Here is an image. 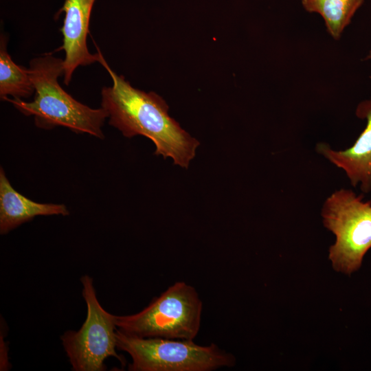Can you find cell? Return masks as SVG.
I'll list each match as a JSON object with an SVG mask.
<instances>
[{"label":"cell","instance_id":"cell-5","mask_svg":"<svg viewBox=\"0 0 371 371\" xmlns=\"http://www.w3.org/2000/svg\"><path fill=\"white\" fill-rule=\"evenodd\" d=\"M321 214L336 237L329 249L333 268L348 275L357 271L371 248V201L341 188L326 198Z\"/></svg>","mask_w":371,"mask_h":371},{"label":"cell","instance_id":"cell-3","mask_svg":"<svg viewBox=\"0 0 371 371\" xmlns=\"http://www.w3.org/2000/svg\"><path fill=\"white\" fill-rule=\"evenodd\" d=\"M203 303L196 289L176 282L142 311L115 315L123 333L139 337L193 340L200 329Z\"/></svg>","mask_w":371,"mask_h":371},{"label":"cell","instance_id":"cell-7","mask_svg":"<svg viewBox=\"0 0 371 371\" xmlns=\"http://www.w3.org/2000/svg\"><path fill=\"white\" fill-rule=\"evenodd\" d=\"M95 0H65L60 11L65 12L60 29L65 52L63 80L69 85L74 72L80 66L99 63L101 52L91 54L87 47V38L93 5Z\"/></svg>","mask_w":371,"mask_h":371},{"label":"cell","instance_id":"cell-11","mask_svg":"<svg viewBox=\"0 0 371 371\" xmlns=\"http://www.w3.org/2000/svg\"><path fill=\"white\" fill-rule=\"evenodd\" d=\"M364 0H308L302 2L304 9L319 14L328 32L339 39Z\"/></svg>","mask_w":371,"mask_h":371},{"label":"cell","instance_id":"cell-9","mask_svg":"<svg viewBox=\"0 0 371 371\" xmlns=\"http://www.w3.org/2000/svg\"><path fill=\"white\" fill-rule=\"evenodd\" d=\"M64 204L41 203L18 192L10 184L2 168L0 169V233L12 229L37 216H67Z\"/></svg>","mask_w":371,"mask_h":371},{"label":"cell","instance_id":"cell-6","mask_svg":"<svg viewBox=\"0 0 371 371\" xmlns=\"http://www.w3.org/2000/svg\"><path fill=\"white\" fill-rule=\"evenodd\" d=\"M82 295L87 306L85 322L78 331L68 330L61 336L64 348L75 371H102L104 360L113 357L122 361L117 354L115 315L100 304L92 279L81 278Z\"/></svg>","mask_w":371,"mask_h":371},{"label":"cell","instance_id":"cell-13","mask_svg":"<svg viewBox=\"0 0 371 371\" xmlns=\"http://www.w3.org/2000/svg\"><path fill=\"white\" fill-rule=\"evenodd\" d=\"M308 1V0H302V2H304V1Z\"/></svg>","mask_w":371,"mask_h":371},{"label":"cell","instance_id":"cell-1","mask_svg":"<svg viewBox=\"0 0 371 371\" xmlns=\"http://www.w3.org/2000/svg\"><path fill=\"white\" fill-rule=\"evenodd\" d=\"M99 63L112 80V86L101 91V107L107 113L109 124L126 137L142 135L150 139L156 155L170 157L175 164L187 168L199 142L169 115L165 100L153 91L133 87L109 67L102 54Z\"/></svg>","mask_w":371,"mask_h":371},{"label":"cell","instance_id":"cell-2","mask_svg":"<svg viewBox=\"0 0 371 371\" xmlns=\"http://www.w3.org/2000/svg\"><path fill=\"white\" fill-rule=\"evenodd\" d=\"M28 69L34 87V100L26 102L5 97L2 100L11 103L23 115L34 116L35 125L40 128L64 126L78 133L104 137L106 111L78 102L58 83V78L64 74L63 59L45 54L32 59Z\"/></svg>","mask_w":371,"mask_h":371},{"label":"cell","instance_id":"cell-8","mask_svg":"<svg viewBox=\"0 0 371 371\" xmlns=\"http://www.w3.org/2000/svg\"><path fill=\"white\" fill-rule=\"evenodd\" d=\"M355 114L366 120V126L352 146L344 150H336L326 144L319 143L316 150L342 169L353 187L360 186L363 192L368 193L371 191V98L359 102Z\"/></svg>","mask_w":371,"mask_h":371},{"label":"cell","instance_id":"cell-4","mask_svg":"<svg viewBox=\"0 0 371 371\" xmlns=\"http://www.w3.org/2000/svg\"><path fill=\"white\" fill-rule=\"evenodd\" d=\"M117 348L132 358L131 371H212L235 364L234 356L215 344L193 340L139 337L115 332Z\"/></svg>","mask_w":371,"mask_h":371},{"label":"cell","instance_id":"cell-10","mask_svg":"<svg viewBox=\"0 0 371 371\" xmlns=\"http://www.w3.org/2000/svg\"><path fill=\"white\" fill-rule=\"evenodd\" d=\"M8 37L0 36V98H28L34 93L29 69L16 64L7 50Z\"/></svg>","mask_w":371,"mask_h":371},{"label":"cell","instance_id":"cell-12","mask_svg":"<svg viewBox=\"0 0 371 371\" xmlns=\"http://www.w3.org/2000/svg\"><path fill=\"white\" fill-rule=\"evenodd\" d=\"M366 59H371V49H370L368 54L366 56Z\"/></svg>","mask_w":371,"mask_h":371}]
</instances>
